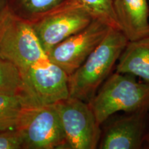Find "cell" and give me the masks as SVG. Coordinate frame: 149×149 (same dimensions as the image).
<instances>
[{
    "label": "cell",
    "instance_id": "obj_1",
    "mask_svg": "<svg viewBox=\"0 0 149 149\" xmlns=\"http://www.w3.org/2000/svg\"><path fill=\"white\" fill-rule=\"evenodd\" d=\"M128 42L122 31L110 29L83 64L68 76L70 97L90 102L110 76Z\"/></svg>",
    "mask_w": 149,
    "mask_h": 149
},
{
    "label": "cell",
    "instance_id": "obj_2",
    "mask_svg": "<svg viewBox=\"0 0 149 149\" xmlns=\"http://www.w3.org/2000/svg\"><path fill=\"white\" fill-rule=\"evenodd\" d=\"M88 103L101 126L109 117L121 111L149 109V83L137 81L133 74L116 72L110 74Z\"/></svg>",
    "mask_w": 149,
    "mask_h": 149
},
{
    "label": "cell",
    "instance_id": "obj_3",
    "mask_svg": "<svg viewBox=\"0 0 149 149\" xmlns=\"http://www.w3.org/2000/svg\"><path fill=\"white\" fill-rule=\"evenodd\" d=\"M0 55L20 72L49 60L33 24L7 12L0 23Z\"/></svg>",
    "mask_w": 149,
    "mask_h": 149
},
{
    "label": "cell",
    "instance_id": "obj_4",
    "mask_svg": "<svg viewBox=\"0 0 149 149\" xmlns=\"http://www.w3.org/2000/svg\"><path fill=\"white\" fill-rule=\"evenodd\" d=\"M15 130L25 148H66V137L55 104L29 106L22 113Z\"/></svg>",
    "mask_w": 149,
    "mask_h": 149
},
{
    "label": "cell",
    "instance_id": "obj_5",
    "mask_svg": "<svg viewBox=\"0 0 149 149\" xmlns=\"http://www.w3.org/2000/svg\"><path fill=\"white\" fill-rule=\"evenodd\" d=\"M55 105L66 137V148H97L101 126L88 102L69 97Z\"/></svg>",
    "mask_w": 149,
    "mask_h": 149
},
{
    "label": "cell",
    "instance_id": "obj_6",
    "mask_svg": "<svg viewBox=\"0 0 149 149\" xmlns=\"http://www.w3.org/2000/svg\"><path fill=\"white\" fill-rule=\"evenodd\" d=\"M20 72L22 92L33 105H53L70 97L68 74L50 60Z\"/></svg>",
    "mask_w": 149,
    "mask_h": 149
},
{
    "label": "cell",
    "instance_id": "obj_7",
    "mask_svg": "<svg viewBox=\"0 0 149 149\" xmlns=\"http://www.w3.org/2000/svg\"><path fill=\"white\" fill-rule=\"evenodd\" d=\"M93 20L86 11L64 1L33 26L47 54L56 45L88 26Z\"/></svg>",
    "mask_w": 149,
    "mask_h": 149
},
{
    "label": "cell",
    "instance_id": "obj_8",
    "mask_svg": "<svg viewBox=\"0 0 149 149\" xmlns=\"http://www.w3.org/2000/svg\"><path fill=\"white\" fill-rule=\"evenodd\" d=\"M149 109L113 115L101 125L100 149H140L145 141Z\"/></svg>",
    "mask_w": 149,
    "mask_h": 149
},
{
    "label": "cell",
    "instance_id": "obj_9",
    "mask_svg": "<svg viewBox=\"0 0 149 149\" xmlns=\"http://www.w3.org/2000/svg\"><path fill=\"white\" fill-rule=\"evenodd\" d=\"M110 29L102 22L93 19L85 29L52 48L47 53L48 59L69 76L102 42Z\"/></svg>",
    "mask_w": 149,
    "mask_h": 149
},
{
    "label": "cell",
    "instance_id": "obj_10",
    "mask_svg": "<svg viewBox=\"0 0 149 149\" xmlns=\"http://www.w3.org/2000/svg\"><path fill=\"white\" fill-rule=\"evenodd\" d=\"M115 16L128 42L149 36V8L146 0H113Z\"/></svg>",
    "mask_w": 149,
    "mask_h": 149
},
{
    "label": "cell",
    "instance_id": "obj_11",
    "mask_svg": "<svg viewBox=\"0 0 149 149\" xmlns=\"http://www.w3.org/2000/svg\"><path fill=\"white\" fill-rule=\"evenodd\" d=\"M116 72L133 74L149 83V36L128 42L117 61Z\"/></svg>",
    "mask_w": 149,
    "mask_h": 149
},
{
    "label": "cell",
    "instance_id": "obj_12",
    "mask_svg": "<svg viewBox=\"0 0 149 149\" xmlns=\"http://www.w3.org/2000/svg\"><path fill=\"white\" fill-rule=\"evenodd\" d=\"M31 105L23 93H0V131L15 129L24 109Z\"/></svg>",
    "mask_w": 149,
    "mask_h": 149
},
{
    "label": "cell",
    "instance_id": "obj_13",
    "mask_svg": "<svg viewBox=\"0 0 149 149\" xmlns=\"http://www.w3.org/2000/svg\"><path fill=\"white\" fill-rule=\"evenodd\" d=\"M69 4L82 8L91 16L111 29L121 31L115 16L113 0H65Z\"/></svg>",
    "mask_w": 149,
    "mask_h": 149
},
{
    "label": "cell",
    "instance_id": "obj_14",
    "mask_svg": "<svg viewBox=\"0 0 149 149\" xmlns=\"http://www.w3.org/2000/svg\"><path fill=\"white\" fill-rule=\"evenodd\" d=\"M0 93H23L19 69L2 56H0Z\"/></svg>",
    "mask_w": 149,
    "mask_h": 149
},
{
    "label": "cell",
    "instance_id": "obj_15",
    "mask_svg": "<svg viewBox=\"0 0 149 149\" xmlns=\"http://www.w3.org/2000/svg\"><path fill=\"white\" fill-rule=\"evenodd\" d=\"M65 0H19L24 8L32 14H46Z\"/></svg>",
    "mask_w": 149,
    "mask_h": 149
},
{
    "label": "cell",
    "instance_id": "obj_16",
    "mask_svg": "<svg viewBox=\"0 0 149 149\" xmlns=\"http://www.w3.org/2000/svg\"><path fill=\"white\" fill-rule=\"evenodd\" d=\"M23 147V141L17 130L0 131V149H18Z\"/></svg>",
    "mask_w": 149,
    "mask_h": 149
},
{
    "label": "cell",
    "instance_id": "obj_17",
    "mask_svg": "<svg viewBox=\"0 0 149 149\" xmlns=\"http://www.w3.org/2000/svg\"><path fill=\"white\" fill-rule=\"evenodd\" d=\"M7 12L6 0H0V23Z\"/></svg>",
    "mask_w": 149,
    "mask_h": 149
},
{
    "label": "cell",
    "instance_id": "obj_18",
    "mask_svg": "<svg viewBox=\"0 0 149 149\" xmlns=\"http://www.w3.org/2000/svg\"><path fill=\"white\" fill-rule=\"evenodd\" d=\"M144 143L146 145V148H149V111H148V124H147V130L146 134L145 136V141Z\"/></svg>",
    "mask_w": 149,
    "mask_h": 149
}]
</instances>
